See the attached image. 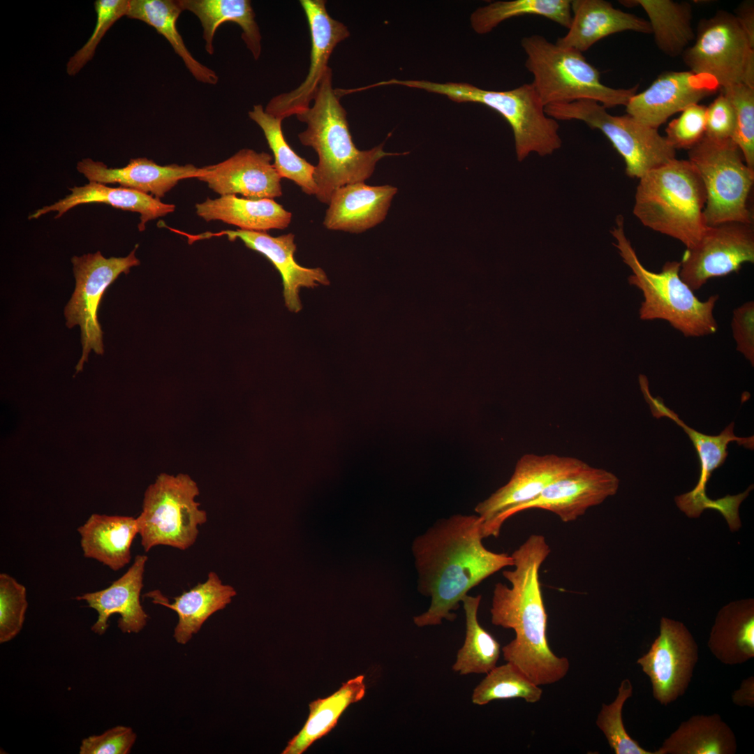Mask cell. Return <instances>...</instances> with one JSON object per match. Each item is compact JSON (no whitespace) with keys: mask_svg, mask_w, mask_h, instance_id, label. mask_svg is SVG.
Masks as SVG:
<instances>
[{"mask_svg":"<svg viewBox=\"0 0 754 754\" xmlns=\"http://www.w3.org/2000/svg\"><path fill=\"white\" fill-rule=\"evenodd\" d=\"M482 519L478 515L456 514L435 522L416 536L411 552L417 589L429 598V608L413 617L417 627L453 621L464 597L482 581L513 566L511 555L483 545Z\"/></svg>","mask_w":754,"mask_h":754,"instance_id":"6da1fadb","label":"cell"},{"mask_svg":"<svg viewBox=\"0 0 754 754\" xmlns=\"http://www.w3.org/2000/svg\"><path fill=\"white\" fill-rule=\"evenodd\" d=\"M550 552L544 535H531L511 554L514 568L502 572L510 586L495 584L490 608L492 624L515 633L502 648L504 659L538 686L560 681L570 667L567 658L552 652L546 635L539 572Z\"/></svg>","mask_w":754,"mask_h":754,"instance_id":"7a4b0ae2","label":"cell"},{"mask_svg":"<svg viewBox=\"0 0 754 754\" xmlns=\"http://www.w3.org/2000/svg\"><path fill=\"white\" fill-rule=\"evenodd\" d=\"M297 117L306 124V128L298 134L300 142L313 148L318 156L313 179L317 186L316 197L321 202L328 205L337 188L369 179L382 158L403 154L385 151L384 143L368 150L356 147L346 111L332 86L330 68L320 82L313 105Z\"/></svg>","mask_w":754,"mask_h":754,"instance_id":"3957f363","label":"cell"},{"mask_svg":"<svg viewBox=\"0 0 754 754\" xmlns=\"http://www.w3.org/2000/svg\"><path fill=\"white\" fill-rule=\"evenodd\" d=\"M639 179L635 216L644 226L680 241L686 249L694 246L707 226L706 191L692 163L675 158Z\"/></svg>","mask_w":754,"mask_h":754,"instance_id":"277c9868","label":"cell"},{"mask_svg":"<svg viewBox=\"0 0 754 754\" xmlns=\"http://www.w3.org/2000/svg\"><path fill=\"white\" fill-rule=\"evenodd\" d=\"M611 232L623 261L632 270L629 283L642 292L644 300L639 310L641 320H666L688 337L712 334L718 330L714 310L718 295L700 300L681 279L680 262L667 261L659 272L646 269L625 235L621 216H618L616 226Z\"/></svg>","mask_w":754,"mask_h":754,"instance_id":"5b68a950","label":"cell"},{"mask_svg":"<svg viewBox=\"0 0 754 754\" xmlns=\"http://www.w3.org/2000/svg\"><path fill=\"white\" fill-rule=\"evenodd\" d=\"M399 84L446 96L450 100L485 105L499 113L511 126L517 160L529 154H552L561 148L557 121L549 117L534 87L524 84L508 91H492L463 82L438 83L427 80L383 81L382 85Z\"/></svg>","mask_w":754,"mask_h":754,"instance_id":"8992f818","label":"cell"},{"mask_svg":"<svg viewBox=\"0 0 754 754\" xmlns=\"http://www.w3.org/2000/svg\"><path fill=\"white\" fill-rule=\"evenodd\" d=\"M521 45L526 56L525 66L533 76L531 84L545 108L582 100L596 101L607 109L626 106L637 91L638 85L628 89L605 85L600 72L582 52L561 47L543 36H525Z\"/></svg>","mask_w":754,"mask_h":754,"instance_id":"52a82bcc","label":"cell"},{"mask_svg":"<svg viewBox=\"0 0 754 754\" xmlns=\"http://www.w3.org/2000/svg\"><path fill=\"white\" fill-rule=\"evenodd\" d=\"M700 175L706 191L704 216L707 226L727 222L752 224L748 199L754 170L745 163L732 140L704 137L688 150V159Z\"/></svg>","mask_w":754,"mask_h":754,"instance_id":"ba28073f","label":"cell"},{"mask_svg":"<svg viewBox=\"0 0 754 754\" xmlns=\"http://www.w3.org/2000/svg\"><path fill=\"white\" fill-rule=\"evenodd\" d=\"M198 494L195 482L184 474H161L147 487L136 518L146 552L157 545L185 550L195 543L198 526L207 521L206 512L195 501Z\"/></svg>","mask_w":754,"mask_h":754,"instance_id":"9c48e42d","label":"cell"},{"mask_svg":"<svg viewBox=\"0 0 754 754\" xmlns=\"http://www.w3.org/2000/svg\"><path fill=\"white\" fill-rule=\"evenodd\" d=\"M557 120H579L600 131L621 155L626 175L640 179L647 172L676 158V150L658 129L647 126L630 115H612L602 104L582 100L545 108Z\"/></svg>","mask_w":754,"mask_h":754,"instance_id":"30bf717a","label":"cell"},{"mask_svg":"<svg viewBox=\"0 0 754 754\" xmlns=\"http://www.w3.org/2000/svg\"><path fill=\"white\" fill-rule=\"evenodd\" d=\"M682 59L691 72L713 77L720 90L739 84L754 87V43L732 13L718 10L701 19Z\"/></svg>","mask_w":754,"mask_h":754,"instance_id":"8fae6325","label":"cell"},{"mask_svg":"<svg viewBox=\"0 0 754 754\" xmlns=\"http://www.w3.org/2000/svg\"><path fill=\"white\" fill-rule=\"evenodd\" d=\"M138 246L126 257L106 258L98 251L71 258L75 287L64 313L68 328L78 325L80 330L82 353L75 367L77 373L82 371L91 350L104 353L103 332L98 318L99 304L106 289L121 274H127L131 267L140 265L135 255Z\"/></svg>","mask_w":754,"mask_h":754,"instance_id":"7c38bea8","label":"cell"},{"mask_svg":"<svg viewBox=\"0 0 754 754\" xmlns=\"http://www.w3.org/2000/svg\"><path fill=\"white\" fill-rule=\"evenodd\" d=\"M586 465L575 457L554 454H524L517 461L508 483L475 508V512L482 519L484 538L499 535L503 524L502 517L508 511L534 499L554 481Z\"/></svg>","mask_w":754,"mask_h":754,"instance_id":"4fadbf2b","label":"cell"},{"mask_svg":"<svg viewBox=\"0 0 754 754\" xmlns=\"http://www.w3.org/2000/svg\"><path fill=\"white\" fill-rule=\"evenodd\" d=\"M697 660L698 646L686 626L663 616L659 635L637 663L649 677L655 700L666 706L685 693Z\"/></svg>","mask_w":754,"mask_h":754,"instance_id":"5bb4252c","label":"cell"},{"mask_svg":"<svg viewBox=\"0 0 754 754\" xmlns=\"http://www.w3.org/2000/svg\"><path fill=\"white\" fill-rule=\"evenodd\" d=\"M754 262L752 224L727 222L707 226L698 242L687 249L680 262L681 279L693 290L714 277L740 269Z\"/></svg>","mask_w":754,"mask_h":754,"instance_id":"9a60e30c","label":"cell"},{"mask_svg":"<svg viewBox=\"0 0 754 754\" xmlns=\"http://www.w3.org/2000/svg\"><path fill=\"white\" fill-rule=\"evenodd\" d=\"M310 30V66L305 80L295 89L270 99L265 110L283 120L308 110L320 82L330 68L328 62L336 46L350 36L348 27L332 18L324 0H301Z\"/></svg>","mask_w":754,"mask_h":754,"instance_id":"2e32d148","label":"cell"},{"mask_svg":"<svg viewBox=\"0 0 754 754\" xmlns=\"http://www.w3.org/2000/svg\"><path fill=\"white\" fill-rule=\"evenodd\" d=\"M175 232L186 237L190 244L214 237L226 236L230 241L239 239L249 249L263 255L281 274L285 305L291 312L297 313L302 308L299 297L300 288H313L319 285L330 284L325 272L320 267H304L297 263L294 258L297 246L293 233L272 237L266 232L241 229L224 230L218 232H205L198 235L188 234L178 230Z\"/></svg>","mask_w":754,"mask_h":754,"instance_id":"e0dca14e","label":"cell"},{"mask_svg":"<svg viewBox=\"0 0 754 754\" xmlns=\"http://www.w3.org/2000/svg\"><path fill=\"white\" fill-rule=\"evenodd\" d=\"M619 479L614 473L587 464L582 469L549 484L536 498L508 511L503 524L511 516L529 509H541L570 522L586 510L616 494Z\"/></svg>","mask_w":754,"mask_h":754,"instance_id":"ac0fdd59","label":"cell"},{"mask_svg":"<svg viewBox=\"0 0 754 754\" xmlns=\"http://www.w3.org/2000/svg\"><path fill=\"white\" fill-rule=\"evenodd\" d=\"M639 383L652 415L658 419L666 417L675 422L687 434L696 450L700 464V475L697 484L693 490L676 496L674 500L678 508L686 515L698 517L707 508L711 501L706 494V485L713 472L725 463L728 455V444L734 441L739 445L753 450L754 437L735 436L734 422L718 435L710 436L699 432L685 424L673 411L665 405L660 397L652 396L646 376H639Z\"/></svg>","mask_w":754,"mask_h":754,"instance_id":"d6986e66","label":"cell"},{"mask_svg":"<svg viewBox=\"0 0 754 754\" xmlns=\"http://www.w3.org/2000/svg\"><path fill=\"white\" fill-rule=\"evenodd\" d=\"M719 87L709 76L690 71H665L644 91L633 96L626 114L640 123L658 129L668 118L688 106L715 94Z\"/></svg>","mask_w":754,"mask_h":754,"instance_id":"ffe728a7","label":"cell"},{"mask_svg":"<svg viewBox=\"0 0 754 754\" xmlns=\"http://www.w3.org/2000/svg\"><path fill=\"white\" fill-rule=\"evenodd\" d=\"M272 158L266 152L242 149L223 161L203 167V174L197 179L221 195L274 199L282 195V187Z\"/></svg>","mask_w":754,"mask_h":754,"instance_id":"44dd1931","label":"cell"},{"mask_svg":"<svg viewBox=\"0 0 754 754\" xmlns=\"http://www.w3.org/2000/svg\"><path fill=\"white\" fill-rule=\"evenodd\" d=\"M147 559L146 555H137L128 570L108 587L75 597L97 612L98 619L91 628L95 634H105L113 614L119 615L117 626L123 633H138L145 627L149 616L140 596Z\"/></svg>","mask_w":754,"mask_h":754,"instance_id":"7402d4cb","label":"cell"},{"mask_svg":"<svg viewBox=\"0 0 754 754\" xmlns=\"http://www.w3.org/2000/svg\"><path fill=\"white\" fill-rule=\"evenodd\" d=\"M77 170L89 182L119 184L121 186L151 195L160 200L179 181L198 178L204 171L192 164L161 165L147 158L131 159L123 168H108L101 161L87 158L77 163Z\"/></svg>","mask_w":754,"mask_h":754,"instance_id":"603a6c76","label":"cell"},{"mask_svg":"<svg viewBox=\"0 0 754 754\" xmlns=\"http://www.w3.org/2000/svg\"><path fill=\"white\" fill-rule=\"evenodd\" d=\"M397 192V188L390 185L358 182L343 186L330 198L323 226L332 230L363 232L385 219Z\"/></svg>","mask_w":754,"mask_h":754,"instance_id":"cb8c5ba5","label":"cell"},{"mask_svg":"<svg viewBox=\"0 0 754 754\" xmlns=\"http://www.w3.org/2000/svg\"><path fill=\"white\" fill-rule=\"evenodd\" d=\"M572 21L556 44L580 52L609 35L626 31L651 34L647 20L614 8L605 0H571Z\"/></svg>","mask_w":754,"mask_h":754,"instance_id":"d4e9b609","label":"cell"},{"mask_svg":"<svg viewBox=\"0 0 754 754\" xmlns=\"http://www.w3.org/2000/svg\"><path fill=\"white\" fill-rule=\"evenodd\" d=\"M71 193L56 202L44 206L31 214L28 219H36L50 212H57L55 219L80 205L103 203L124 211L140 214L138 228L145 229L148 221L164 216L175 209L172 204L164 203L151 195L122 186L110 187L104 184L89 182L82 186L69 188Z\"/></svg>","mask_w":754,"mask_h":754,"instance_id":"484cf974","label":"cell"},{"mask_svg":"<svg viewBox=\"0 0 754 754\" xmlns=\"http://www.w3.org/2000/svg\"><path fill=\"white\" fill-rule=\"evenodd\" d=\"M235 589L224 584L213 571L208 573L205 582L198 584L190 590L175 597L170 603L158 591L147 594L153 602L174 610L178 616V623L174 630V637L180 644H186L201 628L206 620L214 613L224 609L236 595Z\"/></svg>","mask_w":754,"mask_h":754,"instance_id":"4316f807","label":"cell"},{"mask_svg":"<svg viewBox=\"0 0 754 754\" xmlns=\"http://www.w3.org/2000/svg\"><path fill=\"white\" fill-rule=\"evenodd\" d=\"M77 532L86 558L117 571L131 561V548L138 526L136 518L132 517L92 514Z\"/></svg>","mask_w":754,"mask_h":754,"instance_id":"83f0119b","label":"cell"},{"mask_svg":"<svg viewBox=\"0 0 754 754\" xmlns=\"http://www.w3.org/2000/svg\"><path fill=\"white\" fill-rule=\"evenodd\" d=\"M722 663L742 664L754 658V600L730 602L718 612L707 642Z\"/></svg>","mask_w":754,"mask_h":754,"instance_id":"f1b7e54d","label":"cell"},{"mask_svg":"<svg viewBox=\"0 0 754 754\" xmlns=\"http://www.w3.org/2000/svg\"><path fill=\"white\" fill-rule=\"evenodd\" d=\"M195 209L206 221H221L251 231L285 229L292 219V214L273 199L251 200L235 195L207 198L196 204Z\"/></svg>","mask_w":754,"mask_h":754,"instance_id":"f546056e","label":"cell"},{"mask_svg":"<svg viewBox=\"0 0 754 754\" xmlns=\"http://www.w3.org/2000/svg\"><path fill=\"white\" fill-rule=\"evenodd\" d=\"M183 10L193 13L203 29L205 48L214 53L213 40L219 27L226 22L237 23L242 29V38L257 60L260 56L262 36L256 14L249 0H178Z\"/></svg>","mask_w":754,"mask_h":754,"instance_id":"4dcf8cb0","label":"cell"},{"mask_svg":"<svg viewBox=\"0 0 754 754\" xmlns=\"http://www.w3.org/2000/svg\"><path fill=\"white\" fill-rule=\"evenodd\" d=\"M735 735L718 714L695 715L664 740L656 754H734Z\"/></svg>","mask_w":754,"mask_h":754,"instance_id":"1f68e13d","label":"cell"},{"mask_svg":"<svg viewBox=\"0 0 754 754\" xmlns=\"http://www.w3.org/2000/svg\"><path fill=\"white\" fill-rule=\"evenodd\" d=\"M621 4L640 6L646 12L655 43L665 55L677 57L694 41L692 6L672 0L620 1Z\"/></svg>","mask_w":754,"mask_h":754,"instance_id":"d6a6232c","label":"cell"},{"mask_svg":"<svg viewBox=\"0 0 754 754\" xmlns=\"http://www.w3.org/2000/svg\"><path fill=\"white\" fill-rule=\"evenodd\" d=\"M365 692L364 676L359 675L343 683L331 695L310 702L309 715L304 725L288 741L282 753H303L316 741L327 734L348 706L361 700Z\"/></svg>","mask_w":754,"mask_h":754,"instance_id":"836d02e7","label":"cell"},{"mask_svg":"<svg viewBox=\"0 0 754 754\" xmlns=\"http://www.w3.org/2000/svg\"><path fill=\"white\" fill-rule=\"evenodd\" d=\"M182 11L178 1L129 0L126 16L145 22L162 35L198 81L216 84L219 80L216 73L193 57L177 30V22Z\"/></svg>","mask_w":754,"mask_h":754,"instance_id":"e575fe53","label":"cell"},{"mask_svg":"<svg viewBox=\"0 0 754 754\" xmlns=\"http://www.w3.org/2000/svg\"><path fill=\"white\" fill-rule=\"evenodd\" d=\"M481 600V595L467 594L461 600L466 618V637L452 667L460 675L487 674L496 666L500 656L499 642L478 621Z\"/></svg>","mask_w":754,"mask_h":754,"instance_id":"d590c367","label":"cell"},{"mask_svg":"<svg viewBox=\"0 0 754 754\" xmlns=\"http://www.w3.org/2000/svg\"><path fill=\"white\" fill-rule=\"evenodd\" d=\"M249 117L263 130L279 176L292 180L304 193L316 195L315 166L298 156L288 145L281 128L283 119L267 113L260 104L253 106Z\"/></svg>","mask_w":754,"mask_h":754,"instance_id":"8d00e7d4","label":"cell"},{"mask_svg":"<svg viewBox=\"0 0 754 754\" xmlns=\"http://www.w3.org/2000/svg\"><path fill=\"white\" fill-rule=\"evenodd\" d=\"M527 15L546 17L568 29L572 21L571 1H498L476 9L471 15V23L476 33L484 34L504 20Z\"/></svg>","mask_w":754,"mask_h":754,"instance_id":"74e56055","label":"cell"},{"mask_svg":"<svg viewBox=\"0 0 754 754\" xmlns=\"http://www.w3.org/2000/svg\"><path fill=\"white\" fill-rule=\"evenodd\" d=\"M542 690L528 679L513 664L496 666L474 688L472 702L477 705H485L489 702L502 699L522 698L529 703L538 702Z\"/></svg>","mask_w":754,"mask_h":754,"instance_id":"f35d334b","label":"cell"},{"mask_svg":"<svg viewBox=\"0 0 754 754\" xmlns=\"http://www.w3.org/2000/svg\"><path fill=\"white\" fill-rule=\"evenodd\" d=\"M633 691L631 681L628 679H623L615 700L609 704H603L596 725L616 754H656V751L651 752L641 747L625 729L622 710L626 700L633 695Z\"/></svg>","mask_w":754,"mask_h":754,"instance_id":"ab89813d","label":"cell"},{"mask_svg":"<svg viewBox=\"0 0 754 754\" xmlns=\"http://www.w3.org/2000/svg\"><path fill=\"white\" fill-rule=\"evenodd\" d=\"M721 91L735 112L732 140L739 148L746 164L754 170V87L739 84Z\"/></svg>","mask_w":754,"mask_h":754,"instance_id":"60d3db41","label":"cell"},{"mask_svg":"<svg viewBox=\"0 0 754 754\" xmlns=\"http://www.w3.org/2000/svg\"><path fill=\"white\" fill-rule=\"evenodd\" d=\"M128 8L129 0L95 1L96 22L94 31L84 45L67 62L68 75H76L93 58L95 50L105 33L119 19L126 16Z\"/></svg>","mask_w":754,"mask_h":754,"instance_id":"b9f144b4","label":"cell"},{"mask_svg":"<svg viewBox=\"0 0 754 754\" xmlns=\"http://www.w3.org/2000/svg\"><path fill=\"white\" fill-rule=\"evenodd\" d=\"M28 607L25 586L7 573L0 574V643L21 631Z\"/></svg>","mask_w":754,"mask_h":754,"instance_id":"7bdbcfd3","label":"cell"},{"mask_svg":"<svg viewBox=\"0 0 754 754\" xmlns=\"http://www.w3.org/2000/svg\"><path fill=\"white\" fill-rule=\"evenodd\" d=\"M707 107L692 104L672 120L665 129L668 144L675 150L690 149L704 137L706 128Z\"/></svg>","mask_w":754,"mask_h":754,"instance_id":"ee69618b","label":"cell"},{"mask_svg":"<svg viewBox=\"0 0 754 754\" xmlns=\"http://www.w3.org/2000/svg\"><path fill=\"white\" fill-rule=\"evenodd\" d=\"M137 739L130 727L117 725L82 740L80 754H128Z\"/></svg>","mask_w":754,"mask_h":754,"instance_id":"f6af8a7d","label":"cell"},{"mask_svg":"<svg viewBox=\"0 0 754 754\" xmlns=\"http://www.w3.org/2000/svg\"><path fill=\"white\" fill-rule=\"evenodd\" d=\"M735 112L728 98L720 94L707 107L704 136L716 141L732 140Z\"/></svg>","mask_w":754,"mask_h":754,"instance_id":"bcb514c9","label":"cell"},{"mask_svg":"<svg viewBox=\"0 0 754 754\" xmlns=\"http://www.w3.org/2000/svg\"><path fill=\"white\" fill-rule=\"evenodd\" d=\"M737 350L754 363V302L748 301L736 308L731 323Z\"/></svg>","mask_w":754,"mask_h":754,"instance_id":"7dc6e473","label":"cell"},{"mask_svg":"<svg viewBox=\"0 0 754 754\" xmlns=\"http://www.w3.org/2000/svg\"><path fill=\"white\" fill-rule=\"evenodd\" d=\"M737 20L754 43V3L753 1L741 2L733 13Z\"/></svg>","mask_w":754,"mask_h":754,"instance_id":"c3c4849f","label":"cell"},{"mask_svg":"<svg viewBox=\"0 0 754 754\" xmlns=\"http://www.w3.org/2000/svg\"><path fill=\"white\" fill-rule=\"evenodd\" d=\"M734 704L739 707H754V677L753 676L744 679L738 689L732 695Z\"/></svg>","mask_w":754,"mask_h":754,"instance_id":"681fc988","label":"cell"}]
</instances>
